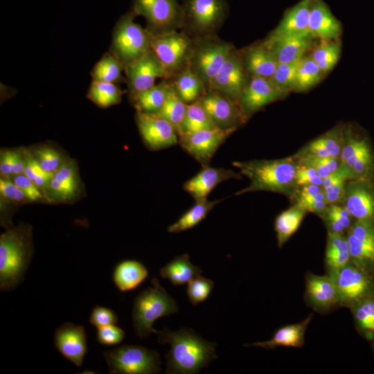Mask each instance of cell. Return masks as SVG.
Wrapping results in <instances>:
<instances>
[{"instance_id": "cell-4", "label": "cell", "mask_w": 374, "mask_h": 374, "mask_svg": "<svg viewBox=\"0 0 374 374\" xmlns=\"http://www.w3.org/2000/svg\"><path fill=\"white\" fill-rule=\"evenodd\" d=\"M151 287L141 291L134 299L132 319L136 335L140 339L156 333L152 326L159 318L178 312L175 300L161 286L157 278L151 279Z\"/></svg>"}, {"instance_id": "cell-52", "label": "cell", "mask_w": 374, "mask_h": 374, "mask_svg": "<svg viewBox=\"0 0 374 374\" xmlns=\"http://www.w3.org/2000/svg\"><path fill=\"white\" fill-rule=\"evenodd\" d=\"M1 195L10 201L21 202L26 197L21 189L13 182L5 178L0 179Z\"/></svg>"}, {"instance_id": "cell-3", "label": "cell", "mask_w": 374, "mask_h": 374, "mask_svg": "<svg viewBox=\"0 0 374 374\" xmlns=\"http://www.w3.org/2000/svg\"><path fill=\"white\" fill-rule=\"evenodd\" d=\"M29 225L9 229L0 236V290L11 291L24 279L33 255Z\"/></svg>"}, {"instance_id": "cell-11", "label": "cell", "mask_w": 374, "mask_h": 374, "mask_svg": "<svg viewBox=\"0 0 374 374\" xmlns=\"http://www.w3.org/2000/svg\"><path fill=\"white\" fill-rule=\"evenodd\" d=\"M132 11L145 17L152 35L176 31L184 25V10L177 0H134Z\"/></svg>"}, {"instance_id": "cell-8", "label": "cell", "mask_w": 374, "mask_h": 374, "mask_svg": "<svg viewBox=\"0 0 374 374\" xmlns=\"http://www.w3.org/2000/svg\"><path fill=\"white\" fill-rule=\"evenodd\" d=\"M328 275L337 287L341 305L350 308L374 294V271L351 260L340 268L328 270Z\"/></svg>"}, {"instance_id": "cell-6", "label": "cell", "mask_w": 374, "mask_h": 374, "mask_svg": "<svg viewBox=\"0 0 374 374\" xmlns=\"http://www.w3.org/2000/svg\"><path fill=\"white\" fill-rule=\"evenodd\" d=\"M136 14L131 11L123 15L113 33L111 53L124 67L142 57L151 49V33L134 22Z\"/></svg>"}, {"instance_id": "cell-34", "label": "cell", "mask_w": 374, "mask_h": 374, "mask_svg": "<svg viewBox=\"0 0 374 374\" xmlns=\"http://www.w3.org/2000/svg\"><path fill=\"white\" fill-rule=\"evenodd\" d=\"M168 79L153 85L132 98L137 111L156 114L162 107L170 85Z\"/></svg>"}, {"instance_id": "cell-33", "label": "cell", "mask_w": 374, "mask_h": 374, "mask_svg": "<svg viewBox=\"0 0 374 374\" xmlns=\"http://www.w3.org/2000/svg\"><path fill=\"white\" fill-rule=\"evenodd\" d=\"M306 211L295 204L280 213L275 219L274 229L278 246L280 248L298 230Z\"/></svg>"}, {"instance_id": "cell-31", "label": "cell", "mask_w": 374, "mask_h": 374, "mask_svg": "<svg viewBox=\"0 0 374 374\" xmlns=\"http://www.w3.org/2000/svg\"><path fill=\"white\" fill-rule=\"evenodd\" d=\"M350 309L358 332L374 345V294L359 301Z\"/></svg>"}, {"instance_id": "cell-47", "label": "cell", "mask_w": 374, "mask_h": 374, "mask_svg": "<svg viewBox=\"0 0 374 374\" xmlns=\"http://www.w3.org/2000/svg\"><path fill=\"white\" fill-rule=\"evenodd\" d=\"M296 204L303 208L306 212H312L321 217L323 216L328 206L323 189L313 196L296 198Z\"/></svg>"}, {"instance_id": "cell-13", "label": "cell", "mask_w": 374, "mask_h": 374, "mask_svg": "<svg viewBox=\"0 0 374 374\" xmlns=\"http://www.w3.org/2000/svg\"><path fill=\"white\" fill-rule=\"evenodd\" d=\"M135 120L148 148L159 150L173 146L179 142L176 129L165 118L155 114L137 111Z\"/></svg>"}, {"instance_id": "cell-53", "label": "cell", "mask_w": 374, "mask_h": 374, "mask_svg": "<svg viewBox=\"0 0 374 374\" xmlns=\"http://www.w3.org/2000/svg\"><path fill=\"white\" fill-rule=\"evenodd\" d=\"M14 150H5L1 152L0 172L3 177L12 175Z\"/></svg>"}, {"instance_id": "cell-48", "label": "cell", "mask_w": 374, "mask_h": 374, "mask_svg": "<svg viewBox=\"0 0 374 374\" xmlns=\"http://www.w3.org/2000/svg\"><path fill=\"white\" fill-rule=\"evenodd\" d=\"M125 336V331L115 324L97 329L96 341L103 346H114L121 343Z\"/></svg>"}, {"instance_id": "cell-1", "label": "cell", "mask_w": 374, "mask_h": 374, "mask_svg": "<svg viewBox=\"0 0 374 374\" xmlns=\"http://www.w3.org/2000/svg\"><path fill=\"white\" fill-rule=\"evenodd\" d=\"M155 334L159 344L170 346L165 355L168 374L197 373L217 358L216 343L205 340L191 329L181 328L171 331L164 327Z\"/></svg>"}, {"instance_id": "cell-42", "label": "cell", "mask_w": 374, "mask_h": 374, "mask_svg": "<svg viewBox=\"0 0 374 374\" xmlns=\"http://www.w3.org/2000/svg\"><path fill=\"white\" fill-rule=\"evenodd\" d=\"M341 46L334 40L321 41L314 48L310 57L317 64L322 73L331 70L339 60Z\"/></svg>"}, {"instance_id": "cell-51", "label": "cell", "mask_w": 374, "mask_h": 374, "mask_svg": "<svg viewBox=\"0 0 374 374\" xmlns=\"http://www.w3.org/2000/svg\"><path fill=\"white\" fill-rule=\"evenodd\" d=\"M324 214H327L339 222L346 231L350 228L353 218L344 206L336 204H329Z\"/></svg>"}, {"instance_id": "cell-18", "label": "cell", "mask_w": 374, "mask_h": 374, "mask_svg": "<svg viewBox=\"0 0 374 374\" xmlns=\"http://www.w3.org/2000/svg\"><path fill=\"white\" fill-rule=\"evenodd\" d=\"M53 343L57 350L76 366H82L88 347L83 326L66 322L56 328Z\"/></svg>"}, {"instance_id": "cell-19", "label": "cell", "mask_w": 374, "mask_h": 374, "mask_svg": "<svg viewBox=\"0 0 374 374\" xmlns=\"http://www.w3.org/2000/svg\"><path fill=\"white\" fill-rule=\"evenodd\" d=\"M305 299L315 311L327 312L341 305L337 287L333 279L327 276L308 273L305 276Z\"/></svg>"}, {"instance_id": "cell-40", "label": "cell", "mask_w": 374, "mask_h": 374, "mask_svg": "<svg viewBox=\"0 0 374 374\" xmlns=\"http://www.w3.org/2000/svg\"><path fill=\"white\" fill-rule=\"evenodd\" d=\"M87 96L98 107L107 108L121 102L122 91L115 83L92 81Z\"/></svg>"}, {"instance_id": "cell-27", "label": "cell", "mask_w": 374, "mask_h": 374, "mask_svg": "<svg viewBox=\"0 0 374 374\" xmlns=\"http://www.w3.org/2000/svg\"><path fill=\"white\" fill-rule=\"evenodd\" d=\"M146 267L136 260H123L114 267L112 280L121 292L132 291L137 288L148 277Z\"/></svg>"}, {"instance_id": "cell-2", "label": "cell", "mask_w": 374, "mask_h": 374, "mask_svg": "<svg viewBox=\"0 0 374 374\" xmlns=\"http://www.w3.org/2000/svg\"><path fill=\"white\" fill-rule=\"evenodd\" d=\"M233 166L250 181V184L235 195L262 190L290 195L296 187L297 162L293 158L234 161Z\"/></svg>"}, {"instance_id": "cell-43", "label": "cell", "mask_w": 374, "mask_h": 374, "mask_svg": "<svg viewBox=\"0 0 374 374\" xmlns=\"http://www.w3.org/2000/svg\"><path fill=\"white\" fill-rule=\"evenodd\" d=\"M298 62L278 63L274 75L269 79L283 96L294 90Z\"/></svg>"}, {"instance_id": "cell-46", "label": "cell", "mask_w": 374, "mask_h": 374, "mask_svg": "<svg viewBox=\"0 0 374 374\" xmlns=\"http://www.w3.org/2000/svg\"><path fill=\"white\" fill-rule=\"evenodd\" d=\"M33 157L42 168L49 173L54 174L62 164L58 151L47 145L37 148Z\"/></svg>"}, {"instance_id": "cell-30", "label": "cell", "mask_w": 374, "mask_h": 374, "mask_svg": "<svg viewBox=\"0 0 374 374\" xmlns=\"http://www.w3.org/2000/svg\"><path fill=\"white\" fill-rule=\"evenodd\" d=\"M344 143L339 130L335 129L312 141L297 156L339 158Z\"/></svg>"}, {"instance_id": "cell-12", "label": "cell", "mask_w": 374, "mask_h": 374, "mask_svg": "<svg viewBox=\"0 0 374 374\" xmlns=\"http://www.w3.org/2000/svg\"><path fill=\"white\" fill-rule=\"evenodd\" d=\"M235 130L218 127L202 130L180 135L179 142L188 154L204 167L209 166L217 149Z\"/></svg>"}, {"instance_id": "cell-15", "label": "cell", "mask_w": 374, "mask_h": 374, "mask_svg": "<svg viewBox=\"0 0 374 374\" xmlns=\"http://www.w3.org/2000/svg\"><path fill=\"white\" fill-rule=\"evenodd\" d=\"M249 80L240 55L234 48L214 78L209 89L216 90L238 103Z\"/></svg>"}, {"instance_id": "cell-16", "label": "cell", "mask_w": 374, "mask_h": 374, "mask_svg": "<svg viewBox=\"0 0 374 374\" xmlns=\"http://www.w3.org/2000/svg\"><path fill=\"white\" fill-rule=\"evenodd\" d=\"M125 70L131 98L154 85L157 78L168 79L163 66L152 49L125 66Z\"/></svg>"}, {"instance_id": "cell-29", "label": "cell", "mask_w": 374, "mask_h": 374, "mask_svg": "<svg viewBox=\"0 0 374 374\" xmlns=\"http://www.w3.org/2000/svg\"><path fill=\"white\" fill-rule=\"evenodd\" d=\"M48 187L57 199L67 200L75 197L78 188L75 165L70 162L62 163L53 174Z\"/></svg>"}, {"instance_id": "cell-38", "label": "cell", "mask_w": 374, "mask_h": 374, "mask_svg": "<svg viewBox=\"0 0 374 374\" xmlns=\"http://www.w3.org/2000/svg\"><path fill=\"white\" fill-rule=\"evenodd\" d=\"M121 62L112 53H106L96 64L91 72L93 81L118 83L124 81Z\"/></svg>"}, {"instance_id": "cell-25", "label": "cell", "mask_w": 374, "mask_h": 374, "mask_svg": "<svg viewBox=\"0 0 374 374\" xmlns=\"http://www.w3.org/2000/svg\"><path fill=\"white\" fill-rule=\"evenodd\" d=\"M312 1L301 0L287 12L271 34L276 36L311 35L308 26Z\"/></svg>"}, {"instance_id": "cell-49", "label": "cell", "mask_w": 374, "mask_h": 374, "mask_svg": "<svg viewBox=\"0 0 374 374\" xmlns=\"http://www.w3.org/2000/svg\"><path fill=\"white\" fill-rule=\"evenodd\" d=\"M118 320L117 314L113 310L109 308L96 305L91 310L89 322L98 329L104 326L116 324Z\"/></svg>"}, {"instance_id": "cell-28", "label": "cell", "mask_w": 374, "mask_h": 374, "mask_svg": "<svg viewBox=\"0 0 374 374\" xmlns=\"http://www.w3.org/2000/svg\"><path fill=\"white\" fill-rule=\"evenodd\" d=\"M163 278L168 279L175 286L188 283L195 277L202 275L201 268L193 265L186 253L175 256L159 271Z\"/></svg>"}, {"instance_id": "cell-35", "label": "cell", "mask_w": 374, "mask_h": 374, "mask_svg": "<svg viewBox=\"0 0 374 374\" xmlns=\"http://www.w3.org/2000/svg\"><path fill=\"white\" fill-rule=\"evenodd\" d=\"M220 202L221 199L209 201L207 199L195 201L191 208L168 227V232L177 233L193 228L204 220L208 213Z\"/></svg>"}, {"instance_id": "cell-54", "label": "cell", "mask_w": 374, "mask_h": 374, "mask_svg": "<svg viewBox=\"0 0 374 374\" xmlns=\"http://www.w3.org/2000/svg\"><path fill=\"white\" fill-rule=\"evenodd\" d=\"M323 189L322 186L314 184H306L296 186L294 191L296 198H302L313 196Z\"/></svg>"}, {"instance_id": "cell-10", "label": "cell", "mask_w": 374, "mask_h": 374, "mask_svg": "<svg viewBox=\"0 0 374 374\" xmlns=\"http://www.w3.org/2000/svg\"><path fill=\"white\" fill-rule=\"evenodd\" d=\"M184 25L195 37L215 35L223 24L227 6L225 0H186Z\"/></svg>"}, {"instance_id": "cell-7", "label": "cell", "mask_w": 374, "mask_h": 374, "mask_svg": "<svg viewBox=\"0 0 374 374\" xmlns=\"http://www.w3.org/2000/svg\"><path fill=\"white\" fill-rule=\"evenodd\" d=\"M103 357L111 374H156L161 369L159 353L139 345H122L105 351Z\"/></svg>"}, {"instance_id": "cell-39", "label": "cell", "mask_w": 374, "mask_h": 374, "mask_svg": "<svg viewBox=\"0 0 374 374\" xmlns=\"http://www.w3.org/2000/svg\"><path fill=\"white\" fill-rule=\"evenodd\" d=\"M217 127L201 105L199 100L187 104L184 120L181 127L179 136L197 131Z\"/></svg>"}, {"instance_id": "cell-14", "label": "cell", "mask_w": 374, "mask_h": 374, "mask_svg": "<svg viewBox=\"0 0 374 374\" xmlns=\"http://www.w3.org/2000/svg\"><path fill=\"white\" fill-rule=\"evenodd\" d=\"M199 102L218 128L237 130L247 120L237 103L216 90L206 91Z\"/></svg>"}, {"instance_id": "cell-50", "label": "cell", "mask_w": 374, "mask_h": 374, "mask_svg": "<svg viewBox=\"0 0 374 374\" xmlns=\"http://www.w3.org/2000/svg\"><path fill=\"white\" fill-rule=\"evenodd\" d=\"M13 182L23 192L26 199L30 202H36L43 199L39 188L26 175H15Z\"/></svg>"}, {"instance_id": "cell-9", "label": "cell", "mask_w": 374, "mask_h": 374, "mask_svg": "<svg viewBox=\"0 0 374 374\" xmlns=\"http://www.w3.org/2000/svg\"><path fill=\"white\" fill-rule=\"evenodd\" d=\"M193 38L177 30L160 35L151 34V49L163 66L168 79L175 77L188 63Z\"/></svg>"}, {"instance_id": "cell-24", "label": "cell", "mask_w": 374, "mask_h": 374, "mask_svg": "<svg viewBox=\"0 0 374 374\" xmlns=\"http://www.w3.org/2000/svg\"><path fill=\"white\" fill-rule=\"evenodd\" d=\"M308 28L311 35L321 41L335 40L341 31L339 21L321 0L312 1Z\"/></svg>"}, {"instance_id": "cell-45", "label": "cell", "mask_w": 374, "mask_h": 374, "mask_svg": "<svg viewBox=\"0 0 374 374\" xmlns=\"http://www.w3.org/2000/svg\"><path fill=\"white\" fill-rule=\"evenodd\" d=\"M298 164L310 166L316 170L317 174L323 179L336 170L340 166L339 158L318 157L313 156H298Z\"/></svg>"}, {"instance_id": "cell-37", "label": "cell", "mask_w": 374, "mask_h": 374, "mask_svg": "<svg viewBox=\"0 0 374 374\" xmlns=\"http://www.w3.org/2000/svg\"><path fill=\"white\" fill-rule=\"evenodd\" d=\"M186 104L177 93L172 82L168 89L165 102L161 109L155 114L165 118L176 129L178 135L185 118Z\"/></svg>"}, {"instance_id": "cell-22", "label": "cell", "mask_w": 374, "mask_h": 374, "mask_svg": "<svg viewBox=\"0 0 374 374\" xmlns=\"http://www.w3.org/2000/svg\"><path fill=\"white\" fill-rule=\"evenodd\" d=\"M310 35L276 36L270 33L263 42L278 63H290L299 60L313 46Z\"/></svg>"}, {"instance_id": "cell-41", "label": "cell", "mask_w": 374, "mask_h": 374, "mask_svg": "<svg viewBox=\"0 0 374 374\" xmlns=\"http://www.w3.org/2000/svg\"><path fill=\"white\" fill-rule=\"evenodd\" d=\"M322 71L310 55H304L298 62L294 91H304L317 84Z\"/></svg>"}, {"instance_id": "cell-17", "label": "cell", "mask_w": 374, "mask_h": 374, "mask_svg": "<svg viewBox=\"0 0 374 374\" xmlns=\"http://www.w3.org/2000/svg\"><path fill=\"white\" fill-rule=\"evenodd\" d=\"M345 208L355 220L374 223V184L372 179H350L345 186Z\"/></svg>"}, {"instance_id": "cell-23", "label": "cell", "mask_w": 374, "mask_h": 374, "mask_svg": "<svg viewBox=\"0 0 374 374\" xmlns=\"http://www.w3.org/2000/svg\"><path fill=\"white\" fill-rule=\"evenodd\" d=\"M239 53L245 70L251 77L270 79L278 64L263 42L250 46Z\"/></svg>"}, {"instance_id": "cell-20", "label": "cell", "mask_w": 374, "mask_h": 374, "mask_svg": "<svg viewBox=\"0 0 374 374\" xmlns=\"http://www.w3.org/2000/svg\"><path fill=\"white\" fill-rule=\"evenodd\" d=\"M283 94L269 79L251 77L238 101L247 118L266 105L282 97Z\"/></svg>"}, {"instance_id": "cell-5", "label": "cell", "mask_w": 374, "mask_h": 374, "mask_svg": "<svg viewBox=\"0 0 374 374\" xmlns=\"http://www.w3.org/2000/svg\"><path fill=\"white\" fill-rule=\"evenodd\" d=\"M193 40L187 66L202 80L207 91L234 46L215 35L195 37Z\"/></svg>"}, {"instance_id": "cell-44", "label": "cell", "mask_w": 374, "mask_h": 374, "mask_svg": "<svg viewBox=\"0 0 374 374\" xmlns=\"http://www.w3.org/2000/svg\"><path fill=\"white\" fill-rule=\"evenodd\" d=\"M214 282L202 275L197 276L188 283L187 295L192 305H196L205 301L210 296Z\"/></svg>"}, {"instance_id": "cell-32", "label": "cell", "mask_w": 374, "mask_h": 374, "mask_svg": "<svg viewBox=\"0 0 374 374\" xmlns=\"http://www.w3.org/2000/svg\"><path fill=\"white\" fill-rule=\"evenodd\" d=\"M179 97L186 104L198 100L206 91L202 80L186 66L172 82Z\"/></svg>"}, {"instance_id": "cell-26", "label": "cell", "mask_w": 374, "mask_h": 374, "mask_svg": "<svg viewBox=\"0 0 374 374\" xmlns=\"http://www.w3.org/2000/svg\"><path fill=\"white\" fill-rule=\"evenodd\" d=\"M312 318L310 314L300 323L287 325L278 329L271 339L265 341L244 344V347L258 346L266 350H272L278 346L300 348L305 343V334Z\"/></svg>"}, {"instance_id": "cell-21", "label": "cell", "mask_w": 374, "mask_h": 374, "mask_svg": "<svg viewBox=\"0 0 374 374\" xmlns=\"http://www.w3.org/2000/svg\"><path fill=\"white\" fill-rule=\"evenodd\" d=\"M240 178L241 174L230 169L207 166L202 167L199 172L187 180L184 184L183 188L195 201H200L207 199L210 193L222 181Z\"/></svg>"}, {"instance_id": "cell-36", "label": "cell", "mask_w": 374, "mask_h": 374, "mask_svg": "<svg viewBox=\"0 0 374 374\" xmlns=\"http://www.w3.org/2000/svg\"><path fill=\"white\" fill-rule=\"evenodd\" d=\"M325 261L328 270L340 268L350 261L346 236L328 232Z\"/></svg>"}]
</instances>
